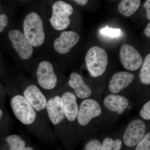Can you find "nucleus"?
Returning <instances> with one entry per match:
<instances>
[{
  "label": "nucleus",
  "mask_w": 150,
  "mask_h": 150,
  "mask_svg": "<svg viewBox=\"0 0 150 150\" xmlns=\"http://www.w3.org/2000/svg\"><path fill=\"white\" fill-rule=\"evenodd\" d=\"M7 93L14 115L25 128L38 135L51 134L52 126L43 120L14 83L9 86Z\"/></svg>",
  "instance_id": "1"
},
{
  "label": "nucleus",
  "mask_w": 150,
  "mask_h": 150,
  "mask_svg": "<svg viewBox=\"0 0 150 150\" xmlns=\"http://www.w3.org/2000/svg\"><path fill=\"white\" fill-rule=\"evenodd\" d=\"M13 83L43 120L51 125L46 111L47 97L40 88L34 82L21 77L14 80Z\"/></svg>",
  "instance_id": "2"
},
{
  "label": "nucleus",
  "mask_w": 150,
  "mask_h": 150,
  "mask_svg": "<svg viewBox=\"0 0 150 150\" xmlns=\"http://www.w3.org/2000/svg\"><path fill=\"white\" fill-rule=\"evenodd\" d=\"M33 74L34 82L45 95L61 89L55 68L49 61L43 60L39 62L35 69H33Z\"/></svg>",
  "instance_id": "3"
},
{
  "label": "nucleus",
  "mask_w": 150,
  "mask_h": 150,
  "mask_svg": "<svg viewBox=\"0 0 150 150\" xmlns=\"http://www.w3.org/2000/svg\"><path fill=\"white\" fill-rule=\"evenodd\" d=\"M60 91L46 95L47 100L46 111L52 128L57 133H66L67 121Z\"/></svg>",
  "instance_id": "4"
},
{
  "label": "nucleus",
  "mask_w": 150,
  "mask_h": 150,
  "mask_svg": "<svg viewBox=\"0 0 150 150\" xmlns=\"http://www.w3.org/2000/svg\"><path fill=\"white\" fill-rule=\"evenodd\" d=\"M23 31L25 37L33 47H39L44 43L45 33L43 22L36 13H30L25 17Z\"/></svg>",
  "instance_id": "5"
},
{
  "label": "nucleus",
  "mask_w": 150,
  "mask_h": 150,
  "mask_svg": "<svg viewBox=\"0 0 150 150\" xmlns=\"http://www.w3.org/2000/svg\"><path fill=\"white\" fill-rule=\"evenodd\" d=\"M85 62L91 76L99 77L104 74L107 69L108 62L107 52L99 46H93L88 51Z\"/></svg>",
  "instance_id": "6"
},
{
  "label": "nucleus",
  "mask_w": 150,
  "mask_h": 150,
  "mask_svg": "<svg viewBox=\"0 0 150 150\" xmlns=\"http://www.w3.org/2000/svg\"><path fill=\"white\" fill-rule=\"evenodd\" d=\"M100 103L92 98L83 100L79 104L76 128H84L102 114Z\"/></svg>",
  "instance_id": "7"
},
{
  "label": "nucleus",
  "mask_w": 150,
  "mask_h": 150,
  "mask_svg": "<svg viewBox=\"0 0 150 150\" xmlns=\"http://www.w3.org/2000/svg\"><path fill=\"white\" fill-rule=\"evenodd\" d=\"M60 93L64 104L67 132H71L76 128L79 109L78 99L69 89L61 88Z\"/></svg>",
  "instance_id": "8"
},
{
  "label": "nucleus",
  "mask_w": 150,
  "mask_h": 150,
  "mask_svg": "<svg viewBox=\"0 0 150 150\" xmlns=\"http://www.w3.org/2000/svg\"><path fill=\"white\" fill-rule=\"evenodd\" d=\"M74 9L71 5L62 1H58L52 6V12L49 19L52 27L57 30H64L71 23L70 16L73 14Z\"/></svg>",
  "instance_id": "9"
},
{
  "label": "nucleus",
  "mask_w": 150,
  "mask_h": 150,
  "mask_svg": "<svg viewBox=\"0 0 150 150\" xmlns=\"http://www.w3.org/2000/svg\"><path fill=\"white\" fill-rule=\"evenodd\" d=\"M146 125L145 121L136 118L127 125L123 136L124 144L129 147L137 146L146 134Z\"/></svg>",
  "instance_id": "10"
},
{
  "label": "nucleus",
  "mask_w": 150,
  "mask_h": 150,
  "mask_svg": "<svg viewBox=\"0 0 150 150\" xmlns=\"http://www.w3.org/2000/svg\"><path fill=\"white\" fill-rule=\"evenodd\" d=\"M8 36L13 47L21 59L28 60L31 58L33 47L25 37L23 33L18 30H12L9 31Z\"/></svg>",
  "instance_id": "11"
},
{
  "label": "nucleus",
  "mask_w": 150,
  "mask_h": 150,
  "mask_svg": "<svg viewBox=\"0 0 150 150\" xmlns=\"http://www.w3.org/2000/svg\"><path fill=\"white\" fill-rule=\"evenodd\" d=\"M120 61L123 67L129 71H135L142 66V56L134 46L130 44L123 45L119 53Z\"/></svg>",
  "instance_id": "12"
},
{
  "label": "nucleus",
  "mask_w": 150,
  "mask_h": 150,
  "mask_svg": "<svg viewBox=\"0 0 150 150\" xmlns=\"http://www.w3.org/2000/svg\"><path fill=\"white\" fill-rule=\"evenodd\" d=\"M70 90L73 92L77 99L84 100L91 97L93 91L89 86L86 83L81 75L74 72L70 75L68 82Z\"/></svg>",
  "instance_id": "13"
},
{
  "label": "nucleus",
  "mask_w": 150,
  "mask_h": 150,
  "mask_svg": "<svg viewBox=\"0 0 150 150\" xmlns=\"http://www.w3.org/2000/svg\"><path fill=\"white\" fill-rule=\"evenodd\" d=\"M80 38V35L75 31H63L54 41V49L59 54L69 53L72 48L77 44Z\"/></svg>",
  "instance_id": "14"
},
{
  "label": "nucleus",
  "mask_w": 150,
  "mask_h": 150,
  "mask_svg": "<svg viewBox=\"0 0 150 150\" xmlns=\"http://www.w3.org/2000/svg\"><path fill=\"white\" fill-rule=\"evenodd\" d=\"M105 107L109 111L122 115L130 108V101L126 97L118 94L110 93L105 97L103 100Z\"/></svg>",
  "instance_id": "15"
},
{
  "label": "nucleus",
  "mask_w": 150,
  "mask_h": 150,
  "mask_svg": "<svg viewBox=\"0 0 150 150\" xmlns=\"http://www.w3.org/2000/svg\"><path fill=\"white\" fill-rule=\"evenodd\" d=\"M135 75L131 73L121 71L115 73L110 79L108 89L111 93L118 94L132 83Z\"/></svg>",
  "instance_id": "16"
},
{
  "label": "nucleus",
  "mask_w": 150,
  "mask_h": 150,
  "mask_svg": "<svg viewBox=\"0 0 150 150\" xmlns=\"http://www.w3.org/2000/svg\"><path fill=\"white\" fill-rule=\"evenodd\" d=\"M141 0H122L118 6V11L124 16H131L139 8Z\"/></svg>",
  "instance_id": "17"
},
{
  "label": "nucleus",
  "mask_w": 150,
  "mask_h": 150,
  "mask_svg": "<svg viewBox=\"0 0 150 150\" xmlns=\"http://www.w3.org/2000/svg\"><path fill=\"white\" fill-rule=\"evenodd\" d=\"M9 148V150H23L26 147L24 140L18 134L8 135L6 139Z\"/></svg>",
  "instance_id": "18"
},
{
  "label": "nucleus",
  "mask_w": 150,
  "mask_h": 150,
  "mask_svg": "<svg viewBox=\"0 0 150 150\" xmlns=\"http://www.w3.org/2000/svg\"><path fill=\"white\" fill-rule=\"evenodd\" d=\"M139 74L141 83L145 85L150 84V54H148L143 62Z\"/></svg>",
  "instance_id": "19"
},
{
  "label": "nucleus",
  "mask_w": 150,
  "mask_h": 150,
  "mask_svg": "<svg viewBox=\"0 0 150 150\" xmlns=\"http://www.w3.org/2000/svg\"><path fill=\"white\" fill-rule=\"evenodd\" d=\"M122 141L119 139L113 140L109 137L105 138L101 144L102 150H121Z\"/></svg>",
  "instance_id": "20"
},
{
  "label": "nucleus",
  "mask_w": 150,
  "mask_h": 150,
  "mask_svg": "<svg viewBox=\"0 0 150 150\" xmlns=\"http://www.w3.org/2000/svg\"><path fill=\"white\" fill-rule=\"evenodd\" d=\"M100 33L103 35L111 38H118L122 36L123 34L121 29L110 28L107 26L100 30Z\"/></svg>",
  "instance_id": "21"
},
{
  "label": "nucleus",
  "mask_w": 150,
  "mask_h": 150,
  "mask_svg": "<svg viewBox=\"0 0 150 150\" xmlns=\"http://www.w3.org/2000/svg\"><path fill=\"white\" fill-rule=\"evenodd\" d=\"M135 150H150V132L145 134L139 144L137 145Z\"/></svg>",
  "instance_id": "22"
},
{
  "label": "nucleus",
  "mask_w": 150,
  "mask_h": 150,
  "mask_svg": "<svg viewBox=\"0 0 150 150\" xmlns=\"http://www.w3.org/2000/svg\"><path fill=\"white\" fill-rule=\"evenodd\" d=\"M140 115L143 120L150 121V100L145 103L140 111Z\"/></svg>",
  "instance_id": "23"
},
{
  "label": "nucleus",
  "mask_w": 150,
  "mask_h": 150,
  "mask_svg": "<svg viewBox=\"0 0 150 150\" xmlns=\"http://www.w3.org/2000/svg\"><path fill=\"white\" fill-rule=\"evenodd\" d=\"M84 150H102L101 143L97 139L91 140L86 145Z\"/></svg>",
  "instance_id": "24"
},
{
  "label": "nucleus",
  "mask_w": 150,
  "mask_h": 150,
  "mask_svg": "<svg viewBox=\"0 0 150 150\" xmlns=\"http://www.w3.org/2000/svg\"><path fill=\"white\" fill-rule=\"evenodd\" d=\"M8 23V16L4 14L0 15V33L5 29Z\"/></svg>",
  "instance_id": "25"
},
{
  "label": "nucleus",
  "mask_w": 150,
  "mask_h": 150,
  "mask_svg": "<svg viewBox=\"0 0 150 150\" xmlns=\"http://www.w3.org/2000/svg\"><path fill=\"white\" fill-rule=\"evenodd\" d=\"M146 10V15L148 20H150V0H147L144 5Z\"/></svg>",
  "instance_id": "26"
},
{
  "label": "nucleus",
  "mask_w": 150,
  "mask_h": 150,
  "mask_svg": "<svg viewBox=\"0 0 150 150\" xmlns=\"http://www.w3.org/2000/svg\"><path fill=\"white\" fill-rule=\"evenodd\" d=\"M80 6H85L88 3V0H71Z\"/></svg>",
  "instance_id": "27"
},
{
  "label": "nucleus",
  "mask_w": 150,
  "mask_h": 150,
  "mask_svg": "<svg viewBox=\"0 0 150 150\" xmlns=\"http://www.w3.org/2000/svg\"><path fill=\"white\" fill-rule=\"evenodd\" d=\"M144 34L148 38H150V23H148L147 26L144 30Z\"/></svg>",
  "instance_id": "28"
},
{
  "label": "nucleus",
  "mask_w": 150,
  "mask_h": 150,
  "mask_svg": "<svg viewBox=\"0 0 150 150\" xmlns=\"http://www.w3.org/2000/svg\"><path fill=\"white\" fill-rule=\"evenodd\" d=\"M4 116V112L1 108H0V126H1Z\"/></svg>",
  "instance_id": "29"
},
{
  "label": "nucleus",
  "mask_w": 150,
  "mask_h": 150,
  "mask_svg": "<svg viewBox=\"0 0 150 150\" xmlns=\"http://www.w3.org/2000/svg\"><path fill=\"white\" fill-rule=\"evenodd\" d=\"M23 150H35L33 148L31 147L30 146H27L25 147V148H24V149Z\"/></svg>",
  "instance_id": "30"
},
{
  "label": "nucleus",
  "mask_w": 150,
  "mask_h": 150,
  "mask_svg": "<svg viewBox=\"0 0 150 150\" xmlns=\"http://www.w3.org/2000/svg\"><path fill=\"white\" fill-rule=\"evenodd\" d=\"M23 1H25V0H23Z\"/></svg>",
  "instance_id": "31"
}]
</instances>
